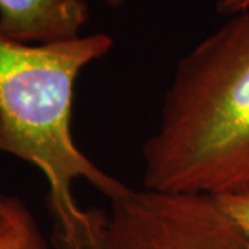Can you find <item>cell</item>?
I'll list each match as a JSON object with an SVG mask.
<instances>
[{
	"mask_svg": "<svg viewBox=\"0 0 249 249\" xmlns=\"http://www.w3.org/2000/svg\"><path fill=\"white\" fill-rule=\"evenodd\" d=\"M114 47L107 34L50 45L0 35V152L34 165L49 184L57 249H104L108 214L80 208L73 181L85 178L114 201L130 187L80 151L71 130L75 83L82 70Z\"/></svg>",
	"mask_w": 249,
	"mask_h": 249,
	"instance_id": "6da1fadb",
	"label": "cell"
},
{
	"mask_svg": "<svg viewBox=\"0 0 249 249\" xmlns=\"http://www.w3.org/2000/svg\"><path fill=\"white\" fill-rule=\"evenodd\" d=\"M142 187L211 196L249 188V9L178 61L142 145Z\"/></svg>",
	"mask_w": 249,
	"mask_h": 249,
	"instance_id": "7a4b0ae2",
	"label": "cell"
},
{
	"mask_svg": "<svg viewBox=\"0 0 249 249\" xmlns=\"http://www.w3.org/2000/svg\"><path fill=\"white\" fill-rule=\"evenodd\" d=\"M104 249H249L213 196L130 188L111 201Z\"/></svg>",
	"mask_w": 249,
	"mask_h": 249,
	"instance_id": "3957f363",
	"label": "cell"
},
{
	"mask_svg": "<svg viewBox=\"0 0 249 249\" xmlns=\"http://www.w3.org/2000/svg\"><path fill=\"white\" fill-rule=\"evenodd\" d=\"M88 19L86 0H0V35L18 43L76 39Z\"/></svg>",
	"mask_w": 249,
	"mask_h": 249,
	"instance_id": "277c9868",
	"label": "cell"
},
{
	"mask_svg": "<svg viewBox=\"0 0 249 249\" xmlns=\"http://www.w3.org/2000/svg\"><path fill=\"white\" fill-rule=\"evenodd\" d=\"M36 229V223L27 208L16 199L9 224L0 232V249H28Z\"/></svg>",
	"mask_w": 249,
	"mask_h": 249,
	"instance_id": "5b68a950",
	"label": "cell"
},
{
	"mask_svg": "<svg viewBox=\"0 0 249 249\" xmlns=\"http://www.w3.org/2000/svg\"><path fill=\"white\" fill-rule=\"evenodd\" d=\"M222 212L249 238V188L213 196Z\"/></svg>",
	"mask_w": 249,
	"mask_h": 249,
	"instance_id": "8992f818",
	"label": "cell"
},
{
	"mask_svg": "<svg viewBox=\"0 0 249 249\" xmlns=\"http://www.w3.org/2000/svg\"><path fill=\"white\" fill-rule=\"evenodd\" d=\"M249 9V0H219L217 11L224 16H234Z\"/></svg>",
	"mask_w": 249,
	"mask_h": 249,
	"instance_id": "52a82bcc",
	"label": "cell"
},
{
	"mask_svg": "<svg viewBox=\"0 0 249 249\" xmlns=\"http://www.w3.org/2000/svg\"><path fill=\"white\" fill-rule=\"evenodd\" d=\"M14 202H16V198H7V196H0V232L3 231L9 224L11 213H13V208H14Z\"/></svg>",
	"mask_w": 249,
	"mask_h": 249,
	"instance_id": "ba28073f",
	"label": "cell"
},
{
	"mask_svg": "<svg viewBox=\"0 0 249 249\" xmlns=\"http://www.w3.org/2000/svg\"><path fill=\"white\" fill-rule=\"evenodd\" d=\"M28 249H46L45 241H43V238H42V235H40V232H39L37 229H36L34 235H32V238H31Z\"/></svg>",
	"mask_w": 249,
	"mask_h": 249,
	"instance_id": "9c48e42d",
	"label": "cell"
},
{
	"mask_svg": "<svg viewBox=\"0 0 249 249\" xmlns=\"http://www.w3.org/2000/svg\"><path fill=\"white\" fill-rule=\"evenodd\" d=\"M100 1H103L106 6L111 7V9H119V7L124 6L126 0H100Z\"/></svg>",
	"mask_w": 249,
	"mask_h": 249,
	"instance_id": "30bf717a",
	"label": "cell"
}]
</instances>
